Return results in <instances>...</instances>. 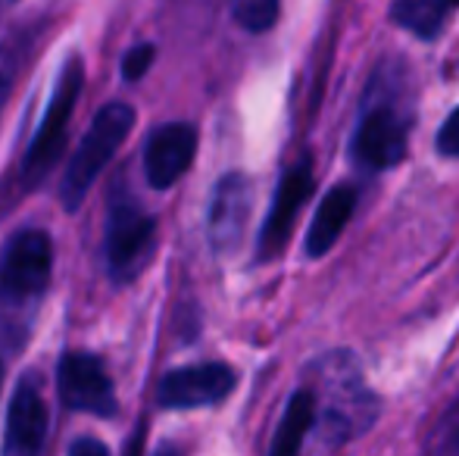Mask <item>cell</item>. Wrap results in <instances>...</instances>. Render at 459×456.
I'll return each mask as SVG.
<instances>
[{
	"mask_svg": "<svg viewBox=\"0 0 459 456\" xmlns=\"http://www.w3.org/2000/svg\"><path fill=\"white\" fill-rule=\"evenodd\" d=\"M235 388V372L225 363H204L176 369L160 382V407L166 409H197L222 403Z\"/></svg>",
	"mask_w": 459,
	"mask_h": 456,
	"instance_id": "ba28073f",
	"label": "cell"
},
{
	"mask_svg": "<svg viewBox=\"0 0 459 456\" xmlns=\"http://www.w3.org/2000/svg\"><path fill=\"white\" fill-rule=\"evenodd\" d=\"M132 125H134V110L128 104L100 107V113L94 116L88 134L82 138L79 151H75L73 159H69V169L60 185V201L69 213H75V210L82 207L85 194L91 191L97 176L107 169V163L122 147V141L128 138Z\"/></svg>",
	"mask_w": 459,
	"mask_h": 456,
	"instance_id": "7a4b0ae2",
	"label": "cell"
},
{
	"mask_svg": "<svg viewBox=\"0 0 459 456\" xmlns=\"http://www.w3.org/2000/svg\"><path fill=\"white\" fill-rule=\"evenodd\" d=\"M250 207H254V188L247 176L235 172L216 185L210 216H206V231H210V244L216 254H231L241 247L250 222Z\"/></svg>",
	"mask_w": 459,
	"mask_h": 456,
	"instance_id": "9c48e42d",
	"label": "cell"
},
{
	"mask_svg": "<svg viewBox=\"0 0 459 456\" xmlns=\"http://www.w3.org/2000/svg\"><path fill=\"white\" fill-rule=\"evenodd\" d=\"M69 453L73 456H79V453H107V444H100V441H94V438H82V441H73L69 444Z\"/></svg>",
	"mask_w": 459,
	"mask_h": 456,
	"instance_id": "ffe728a7",
	"label": "cell"
},
{
	"mask_svg": "<svg viewBox=\"0 0 459 456\" xmlns=\"http://www.w3.org/2000/svg\"><path fill=\"white\" fill-rule=\"evenodd\" d=\"M0 382H4V366H0Z\"/></svg>",
	"mask_w": 459,
	"mask_h": 456,
	"instance_id": "603a6c76",
	"label": "cell"
},
{
	"mask_svg": "<svg viewBox=\"0 0 459 456\" xmlns=\"http://www.w3.org/2000/svg\"><path fill=\"white\" fill-rule=\"evenodd\" d=\"M437 151L444 157H459V107L447 116V122L437 132Z\"/></svg>",
	"mask_w": 459,
	"mask_h": 456,
	"instance_id": "d6986e66",
	"label": "cell"
},
{
	"mask_svg": "<svg viewBox=\"0 0 459 456\" xmlns=\"http://www.w3.org/2000/svg\"><path fill=\"white\" fill-rule=\"evenodd\" d=\"M48 407L31 382H22L6 413V453H38L48 438Z\"/></svg>",
	"mask_w": 459,
	"mask_h": 456,
	"instance_id": "7c38bea8",
	"label": "cell"
},
{
	"mask_svg": "<svg viewBox=\"0 0 459 456\" xmlns=\"http://www.w3.org/2000/svg\"><path fill=\"white\" fill-rule=\"evenodd\" d=\"M406 141H410V132H406L403 116L394 110L391 104L378 100V104L366 107L363 119L357 125V134H353V159L368 172L391 169V166H397L403 159Z\"/></svg>",
	"mask_w": 459,
	"mask_h": 456,
	"instance_id": "8992f818",
	"label": "cell"
},
{
	"mask_svg": "<svg viewBox=\"0 0 459 456\" xmlns=\"http://www.w3.org/2000/svg\"><path fill=\"white\" fill-rule=\"evenodd\" d=\"M278 19V0H238L235 22L247 31H269Z\"/></svg>",
	"mask_w": 459,
	"mask_h": 456,
	"instance_id": "2e32d148",
	"label": "cell"
},
{
	"mask_svg": "<svg viewBox=\"0 0 459 456\" xmlns=\"http://www.w3.org/2000/svg\"><path fill=\"white\" fill-rule=\"evenodd\" d=\"M82 82H85V66L82 60H69L66 69L60 73V82H56V91L48 104V113H44L41 125H38V134L31 141L29 153L22 159V178L29 185H35L44 172L54 169V163L60 159L63 147H66V132H69V119H73L75 100L82 94Z\"/></svg>",
	"mask_w": 459,
	"mask_h": 456,
	"instance_id": "277c9868",
	"label": "cell"
},
{
	"mask_svg": "<svg viewBox=\"0 0 459 456\" xmlns=\"http://www.w3.org/2000/svg\"><path fill=\"white\" fill-rule=\"evenodd\" d=\"M153 216H147L128 194L113 197L107 216V262L116 279H132L144 266L153 244Z\"/></svg>",
	"mask_w": 459,
	"mask_h": 456,
	"instance_id": "5b68a950",
	"label": "cell"
},
{
	"mask_svg": "<svg viewBox=\"0 0 459 456\" xmlns=\"http://www.w3.org/2000/svg\"><path fill=\"white\" fill-rule=\"evenodd\" d=\"M197 151V132L187 122H169L160 125L157 132L147 138L144 147V176L151 188L166 191L178 182L187 172Z\"/></svg>",
	"mask_w": 459,
	"mask_h": 456,
	"instance_id": "30bf717a",
	"label": "cell"
},
{
	"mask_svg": "<svg viewBox=\"0 0 459 456\" xmlns=\"http://www.w3.org/2000/svg\"><path fill=\"white\" fill-rule=\"evenodd\" d=\"M56 388H60L63 407L69 409L94 416H113L116 409L109 372L94 353H66L56 369Z\"/></svg>",
	"mask_w": 459,
	"mask_h": 456,
	"instance_id": "52a82bcc",
	"label": "cell"
},
{
	"mask_svg": "<svg viewBox=\"0 0 459 456\" xmlns=\"http://www.w3.org/2000/svg\"><path fill=\"white\" fill-rule=\"evenodd\" d=\"M447 0H394L391 16L397 25H403L406 31H412L422 41L437 38V31L444 29L447 19Z\"/></svg>",
	"mask_w": 459,
	"mask_h": 456,
	"instance_id": "9a60e30c",
	"label": "cell"
},
{
	"mask_svg": "<svg viewBox=\"0 0 459 456\" xmlns=\"http://www.w3.org/2000/svg\"><path fill=\"white\" fill-rule=\"evenodd\" d=\"M6 91H10V73L0 69V107H4V100H6Z\"/></svg>",
	"mask_w": 459,
	"mask_h": 456,
	"instance_id": "44dd1931",
	"label": "cell"
},
{
	"mask_svg": "<svg viewBox=\"0 0 459 456\" xmlns=\"http://www.w3.org/2000/svg\"><path fill=\"white\" fill-rule=\"evenodd\" d=\"M313 426H316V394L313 388H300L288 400V409L281 416V426H278L273 441V456H290L300 451L309 434H313Z\"/></svg>",
	"mask_w": 459,
	"mask_h": 456,
	"instance_id": "5bb4252c",
	"label": "cell"
},
{
	"mask_svg": "<svg viewBox=\"0 0 459 456\" xmlns=\"http://www.w3.org/2000/svg\"><path fill=\"white\" fill-rule=\"evenodd\" d=\"M316 426L319 451H338L347 441L366 434L378 416V397L368 391L359 363L351 353H325L313 366Z\"/></svg>",
	"mask_w": 459,
	"mask_h": 456,
	"instance_id": "6da1fadb",
	"label": "cell"
},
{
	"mask_svg": "<svg viewBox=\"0 0 459 456\" xmlns=\"http://www.w3.org/2000/svg\"><path fill=\"white\" fill-rule=\"evenodd\" d=\"M153 44H138V47H132L126 54V60H122V79L126 82H138L141 75L151 69V63H153Z\"/></svg>",
	"mask_w": 459,
	"mask_h": 456,
	"instance_id": "ac0fdd59",
	"label": "cell"
},
{
	"mask_svg": "<svg viewBox=\"0 0 459 456\" xmlns=\"http://www.w3.org/2000/svg\"><path fill=\"white\" fill-rule=\"evenodd\" d=\"M313 169L309 163H297L294 169H288L278 182V191H275V201H273V210L266 216V226L260 231V256L263 260H273L275 254H281V247L288 244L290 237V228L297 222V213L300 207L309 201L313 194Z\"/></svg>",
	"mask_w": 459,
	"mask_h": 456,
	"instance_id": "8fae6325",
	"label": "cell"
},
{
	"mask_svg": "<svg viewBox=\"0 0 459 456\" xmlns=\"http://www.w3.org/2000/svg\"><path fill=\"white\" fill-rule=\"evenodd\" d=\"M353 210H357V191L351 185H341V188H332L325 197H322L319 210H316L313 222H309L307 231V254L309 256H322L338 244L341 231L347 228Z\"/></svg>",
	"mask_w": 459,
	"mask_h": 456,
	"instance_id": "4fadbf2b",
	"label": "cell"
},
{
	"mask_svg": "<svg viewBox=\"0 0 459 456\" xmlns=\"http://www.w3.org/2000/svg\"><path fill=\"white\" fill-rule=\"evenodd\" d=\"M447 4H450V6H456V4H459V0H447Z\"/></svg>",
	"mask_w": 459,
	"mask_h": 456,
	"instance_id": "7402d4cb",
	"label": "cell"
},
{
	"mask_svg": "<svg viewBox=\"0 0 459 456\" xmlns=\"http://www.w3.org/2000/svg\"><path fill=\"white\" fill-rule=\"evenodd\" d=\"M54 244L48 231L29 228L6 244L0 256V304L25 306L48 291Z\"/></svg>",
	"mask_w": 459,
	"mask_h": 456,
	"instance_id": "3957f363",
	"label": "cell"
},
{
	"mask_svg": "<svg viewBox=\"0 0 459 456\" xmlns=\"http://www.w3.org/2000/svg\"><path fill=\"white\" fill-rule=\"evenodd\" d=\"M429 444L435 447V451H459V400L450 407V413L437 422Z\"/></svg>",
	"mask_w": 459,
	"mask_h": 456,
	"instance_id": "e0dca14e",
	"label": "cell"
}]
</instances>
